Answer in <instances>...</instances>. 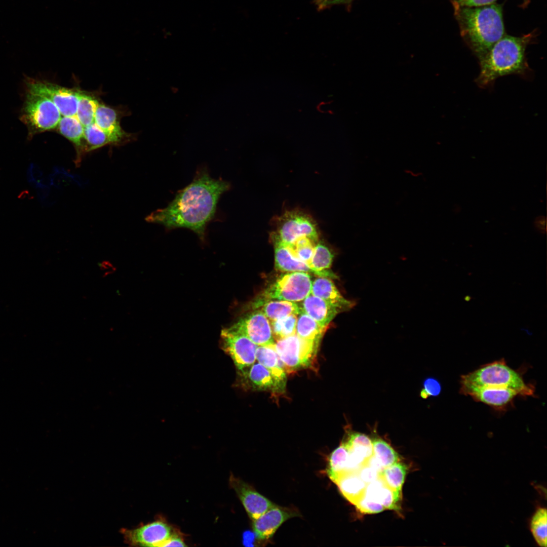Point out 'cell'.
<instances>
[{"mask_svg":"<svg viewBox=\"0 0 547 547\" xmlns=\"http://www.w3.org/2000/svg\"><path fill=\"white\" fill-rule=\"evenodd\" d=\"M230 186L226 181L214 178L206 169H201L192 182L178 191L166 207L152 212L145 220L168 229H190L203 241L207 226L215 216L219 200Z\"/></svg>","mask_w":547,"mask_h":547,"instance_id":"1","label":"cell"},{"mask_svg":"<svg viewBox=\"0 0 547 547\" xmlns=\"http://www.w3.org/2000/svg\"><path fill=\"white\" fill-rule=\"evenodd\" d=\"M453 7L461 36L478 59L505 34L501 5Z\"/></svg>","mask_w":547,"mask_h":547,"instance_id":"2","label":"cell"},{"mask_svg":"<svg viewBox=\"0 0 547 547\" xmlns=\"http://www.w3.org/2000/svg\"><path fill=\"white\" fill-rule=\"evenodd\" d=\"M531 34L521 37L504 34L481 58L479 59L480 71L475 79L481 88L492 86L498 77L509 74L527 77L531 69L525 51L531 41Z\"/></svg>","mask_w":547,"mask_h":547,"instance_id":"3","label":"cell"},{"mask_svg":"<svg viewBox=\"0 0 547 547\" xmlns=\"http://www.w3.org/2000/svg\"><path fill=\"white\" fill-rule=\"evenodd\" d=\"M460 384L509 388L523 396H532L534 393V387L525 383L522 376L509 367L503 360L486 364L462 375Z\"/></svg>","mask_w":547,"mask_h":547,"instance_id":"4","label":"cell"},{"mask_svg":"<svg viewBox=\"0 0 547 547\" xmlns=\"http://www.w3.org/2000/svg\"><path fill=\"white\" fill-rule=\"evenodd\" d=\"M312 280L309 274L287 272L279 276L252 303L253 309L270 300L302 301L311 292Z\"/></svg>","mask_w":547,"mask_h":547,"instance_id":"5","label":"cell"},{"mask_svg":"<svg viewBox=\"0 0 547 547\" xmlns=\"http://www.w3.org/2000/svg\"><path fill=\"white\" fill-rule=\"evenodd\" d=\"M61 115L49 99L27 91L20 119L26 126L28 138L57 128Z\"/></svg>","mask_w":547,"mask_h":547,"instance_id":"6","label":"cell"},{"mask_svg":"<svg viewBox=\"0 0 547 547\" xmlns=\"http://www.w3.org/2000/svg\"><path fill=\"white\" fill-rule=\"evenodd\" d=\"M319 344L295 334L276 340L274 347L286 372H292L311 365Z\"/></svg>","mask_w":547,"mask_h":547,"instance_id":"7","label":"cell"},{"mask_svg":"<svg viewBox=\"0 0 547 547\" xmlns=\"http://www.w3.org/2000/svg\"><path fill=\"white\" fill-rule=\"evenodd\" d=\"M25 82L27 91L51 100L58 108L61 116L72 117L76 114L80 91L28 78Z\"/></svg>","mask_w":547,"mask_h":547,"instance_id":"8","label":"cell"},{"mask_svg":"<svg viewBox=\"0 0 547 547\" xmlns=\"http://www.w3.org/2000/svg\"><path fill=\"white\" fill-rule=\"evenodd\" d=\"M220 338L223 350L231 358L239 372L255 363L258 345L245 335L230 327L221 330Z\"/></svg>","mask_w":547,"mask_h":547,"instance_id":"9","label":"cell"},{"mask_svg":"<svg viewBox=\"0 0 547 547\" xmlns=\"http://www.w3.org/2000/svg\"><path fill=\"white\" fill-rule=\"evenodd\" d=\"M121 532L129 545L164 547L175 532L168 523L157 520L133 529L123 528Z\"/></svg>","mask_w":547,"mask_h":547,"instance_id":"10","label":"cell"},{"mask_svg":"<svg viewBox=\"0 0 547 547\" xmlns=\"http://www.w3.org/2000/svg\"><path fill=\"white\" fill-rule=\"evenodd\" d=\"M231 327L258 346L270 345L275 343L269 320L259 309L246 314Z\"/></svg>","mask_w":547,"mask_h":547,"instance_id":"11","label":"cell"},{"mask_svg":"<svg viewBox=\"0 0 547 547\" xmlns=\"http://www.w3.org/2000/svg\"><path fill=\"white\" fill-rule=\"evenodd\" d=\"M229 484L235 491L250 518L255 520L277 504L258 492L241 479L230 475Z\"/></svg>","mask_w":547,"mask_h":547,"instance_id":"12","label":"cell"},{"mask_svg":"<svg viewBox=\"0 0 547 547\" xmlns=\"http://www.w3.org/2000/svg\"><path fill=\"white\" fill-rule=\"evenodd\" d=\"M300 516L301 514L295 507H282L277 505L257 519L252 520V529L257 540L267 541L284 522Z\"/></svg>","mask_w":547,"mask_h":547,"instance_id":"13","label":"cell"},{"mask_svg":"<svg viewBox=\"0 0 547 547\" xmlns=\"http://www.w3.org/2000/svg\"><path fill=\"white\" fill-rule=\"evenodd\" d=\"M460 393L471 397L476 401L489 405L497 409L506 407L519 394L516 390L505 387L475 386L460 384Z\"/></svg>","mask_w":547,"mask_h":547,"instance_id":"14","label":"cell"},{"mask_svg":"<svg viewBox=\"0 0 547 547\" xmlns=\"http://www.w3.org/2000/svg\"><path fill=\"white\" fill-rule=\"evenodd\" d=\"M242 380L252 389L282 394L286 383L282 382L264 366L259 363L239 372Z\"/></svg>","mask_w":547,"mask_h":547,"instance_id":"15","label":"cell"},{"mask_svg":"<svg viewBox=\"0 0 547 547\" xmlns=\"http://www.w3.org/2000/svg\"><path fill=\"white\" fill-rule=\"evenodd\" d=\"M274 246L275 267L278 270L284 272H304L331 279L338 278L332 270L326 269L316 271L312 269L304 262L293 257L285 247L278 244H274Z\"/></svg>","mask_w":547,"mask_h":547,"instance_id":"16","label":"cell"},{"mask_svg":"<svg viewBox=\"0 0 547 547\" xmlns=\"http://www.w3.org/2000/svg\"><path fill=\"white\" fill-rule=\"evenodd\" d=\"M310 293L323 299L339 312L349 310L355 305L353 301L345 299L341 294L329 278L319 277L315 279L312 282Z\"/></svg>","mask_w":547,"mask_h":547,"instance_id":"17","label":"cell"},{"mask_svg":"<svg viewBox=\"0 0 547 547\" xmlns=\"http://www.w3.org/2000/svg\"><path fill=\"white\" fill-rule=\"evenodd\" d=\"M95 122L109 136L113 145L122 144L128 141L129 137L122 129L117 113L112 108L99 102L95 112Z\"/></svg>","mask_w":547,"mask_h":547,"instance_id":"18","label":"cell"},{"mask_svg":"<svg viewBox=\"0 0 547 547\" xmlns=\"http://www.w3.org/2000/svg\"><path fill=\"white\" fill-rule=\"evenodd\" d=\"M300 306L302 312L324 327H328L339 312L337 309L326 301L311 293L302 301Z\"/></svg>","mask_w":547,"mask_h":547,"instance_id":"19","label":"cell"},{"mask_svg":"<svg viewBox=\"0 0 547 547\" xmlns=\"http://www.w3.org/2000/svg\"><path fill=\"white\" fill-rule=\"evenodd\" d=\"M335 483L341 494L354 505L364 495L367 486L356 472L344 473Z\"/></svg>","mask_w":547,"mask_h":547,"instance_id":"20","label":"cell"},{"mask_svg":"<svg viewBox=\"0 0 547 547\" xmlns=\"http://www.w3.org/2000/svg\"><path fill=\"white\" fill-rule=\"evenodd\" d=\"M256 360L268 369L280 381L286 383V371L275 348L274 344L258 346L256 351Z\"/></svg>","mask_w":547,"mask_h":547,"instance_id":"21","label":"cell"},{"mask_svg":"<svg viewBox=\"0 0 547 547\" xmlns=\"http://www.w3.org/2000/svg\"><path fill=\"white\" fill-rule=\"evenodd\" d=\"M258 309L271 322L290 315H298L302 312L300 304L295 302L276 299L265 302Z\"/></svg>","mask_w":547,"mask_h":547,"instance_id":"22","label":"cell"},{"mask_svg":"<svg viewBox=\"0 0 547 547\" xmlns=\"http://www.w3.org/2000/svg\"><path fill=\"white\" fill-rule=\"evenodd\" d=\"M56 129L60 134L74 144L77 152L76 159L81 150L84 132V128L76 115L72 117L61 116Z\"/></svg>","mask_w":547,"mask_h":547,"instance_id":"23","label":"cell"},{"mask_svg":"<svg viewBox=\"0 0 547 547\" xmlns=\"http://www.w3.org/2000/svg\"><path fill=\"white\" fill-rule=\"evenodd\" d=\"M328 327L320 325L304 312L297 317L296 334L300 338L320 343L321 338Z\"/></svg>","mask_w":547,"mask_h":547,"instance_id":"24","label":"cell"},{"mask_svg":"<svg viewBox=\"0 0 547 547\" xmlns=\"http://www.w3.org/2000/svg\"><path fill=\"white\" fill-rule=\"evenodd\" d=\"M342 443L349 453L364 460L373 455L371 439L364 434L356 432H349L347 438Z\"/></svg>","mask_w":547,"mask_h":547,"instance_id":"25","label":"cell"},{"mask_svg":"<svg viewBox=\"0 0 547 547\" xmlns=\"http://www.w3.org/2000/svg\"><path fill=\"white\" fill-rule=\"evenodd\" d=\"M407 471V466L399 461L384 468L379 476L386 486L394 491L402 493Z\"/></svg>","mask_w":547,"mask_h":547,"instance_id":"26","label":"cell"},{"mask_svg":"<svg viewBox=\"0 0 547 547\" xmlns=\"http://www.w3.org/2000/svg\"><path fill=\"white\" fill-rule=\"evenodd\" d=\"M348 457V450L342 443L329 456L327 473L334 483L346 472Z\"/></svg>","mask_w":547,"mask_h":547,"instance_id":"27","label":"cell"},{"mask_svg":"<svg viewBox=\"0 0 547 547\" xmlns=\"http://www.w3.org/2000/svg\"><path fill=\"white\" fill-rule=\"evenodd\" d=\"M99 103L95 97L80 92L76 115L84 129L95 123V112Z\"/></svg>","mask_w":547,"mask_h":547,"instance_id":"28","label":"cell"},{"mask_svg":"<svg viewBox=\"0 0 547 547\" xmlns=\"http://www.w3.org/2000/svg\"><path fill=\"white\" fill-rule=\"evenodd\" d=\"M371 439L373 455L383 468L400 461L398 453L387 442L377 436Z\"/></svg>","mask_w":547,"mask_h":547,"instance_id":"29","label":"cell"},{"mask_svg":"<svg viewBox=\"0 0 547 547\" xmlns=\"http://www.w3.org/2000/svg\"><path fill=\"white\" fill-rule=\"evenodd\" d=\"M546 510L538 507L532 516L530 530L536 543L540 546H546Z\"/></svg>","mask_w":547,"mask_h":547,"instance_id":"30","label":"cell"},{"mask_svg":"<svg viewBox=\"0 0 547 547\" xmlns=\"http://www.w3.org/2000/svg\"><path fill=\"white\" fill-rule=\"evenodd\" d=\"M334 254L325 243L320 241L316 245L311 262V268L316 271L328 269L331 266Z\"/></svg>","mask_w":547,"mask_h":547,"instance_id":"31","label":"cell"},{"mask_svg":"<svg viewBox=\"0 0 547 547\" xmlns=\"http://www.w3.org/2000/svg\"><path fill=\"white\" fill-rule=\"evenodd\" d=\"M297 315H290L271 322L275 340H278L296 334Z\"/></svg>","mask_w":547,"mask_h":547,"instance_id":"32","label":"cell"},{"mask_svg":"<svg viewBox=\"0 0 547 547\" xmlns=\"http://www.w3.org/2000/svg\"><path fill=\"white\" fill-rule=\"evenodd\" d=\"M402 495V493L394 491L385 485L382 491L380 503L385 509L399 512L401 511Z\"/></svg>","mask_w":547,"mask_h":547,"instance_id":"33","label":"cell"},{"mask_svg":"<svg viewBox=\"0 0 547 547\" xmlns=\"http://www.w3.org/2000/svg\"><path fill=\"white\" fill-rule=\"evenodd\" d=\"M355 505L361 513L365 514L378 513L385 509L381 503L369 499L364 495L359 499Z\"/></svg>","mask_w":547,"mask_h":547,"instance_id":"34","label":"cell"},{"mask_svg":"<svg viewBox=\"0 0 547 547\" xmlns=\"http://www.w3.org/2000/svg\"><path fill=\"white\" fill-rule=\"evenodd\" d=\"M441 386L439 382L434 378H426L423 383V388L420 392V396L424 399L429 397H436L441 393Z\"/></svg>","mask_w":547,"mask_h":547,"instance_id":"35","label":"cell"},{"mask_svg":"<svg viewBox=\"0 0 547 547\" xmlns=\"http://www.w3.org/2000/svg\"><path fill=\"white\" fill-rule=\"evenodd\" d=\"M358 476L366 484L374 481L379 477L380 473L374 468L365 462L356 472Z\"/></svg>","mask_w":547,"mask_h":547,"instance_id":"36","label":"cell"},{"mask_svg":"<svg viewBox=\"0 0 547 547\" xmlns=\"http://www.w3.org/2000/svg\"><path fill=\"white\" fill-rule=\"evenodd\" d=\"M497 0H451L453 6L478 7L495 3Z\"/></svg>","mask_w":547,"mask_h":547,"instance_id":"37","label":"cell"},{"mask_svg":"<svg viewBox=\"0 0 547 547\" xmlns=\"http://www.w3.org/2000/svg\"><path fill=\"white\" fill-rule=\"evenodd\" d=\"M186 545L181 535L175 532L164 545L166 546H186Z\"/></svg>","mask_w":547,"mask_h":547,"instance_id":"38","label":"cell"},{"mask_svg":"<svg viewBox=\"0 0 547 547\" xmlns=\"http://www.w3.org/2000/svg\"><path fill=\"white\" fill-rule=\"evenodd\" d=\"M99 268L103 272V277H106L112 274L115 270L116 267L108 260H103L99 264Z\"/></svg>","mask_w":547,"mask_h":547,"instance_id":"39","label":"cell"},{"mask_svg":"<svg viewBox=\"0 0 547 547\" xmlns=\"http://www.w3.org/2000/svg\"><path fill=\"white\" fill-rule=\"evenodd\" d=\"M314 2L320 11L334 5V0H314Z\"/></svg>","mask_w":547,"mask_h":547,"instance_id":"40","label":"cell"},{"mask_svg":"<svg viewBox=\"0 0 547 547\" xmlns=\"http://www.w3.org/2000/svg\"><path fill=\"white\" fill-rule=\"evenodd\" d=\"M535 226L540 231H546V218L544 216H539L535 220Z\"/></svg>","mask_w":547,"mask_h":547,"instance_id":"41","label":"cell"},{"mask_svg":"<svg viewBox=\"0 0 547 547\" xmlns=\"http://www.w3.org/2000/svg\"><path fill=\"white\" fill-rule=\"evenodd\" d=\"M353 0H334V5L337 4H348Z\"/></svg>","mask_w":547,"mask_h":547,"instance_id":"42","label":"cell"},{"mask_svg":"<svg viewBox=\"0 0 547 547\" xmlns=\"http://www.w3.org/2000/svg\"><path fill=\"white\" fill-rule=\"evenodd\" d=\"M468 297H469V296H466V297H465V300H466V301H467V300H470V298H468Z\"/></svg>","mask_w":547,"mask_h":547,"instance_id":"43","label":"cell"}]
</instances>
